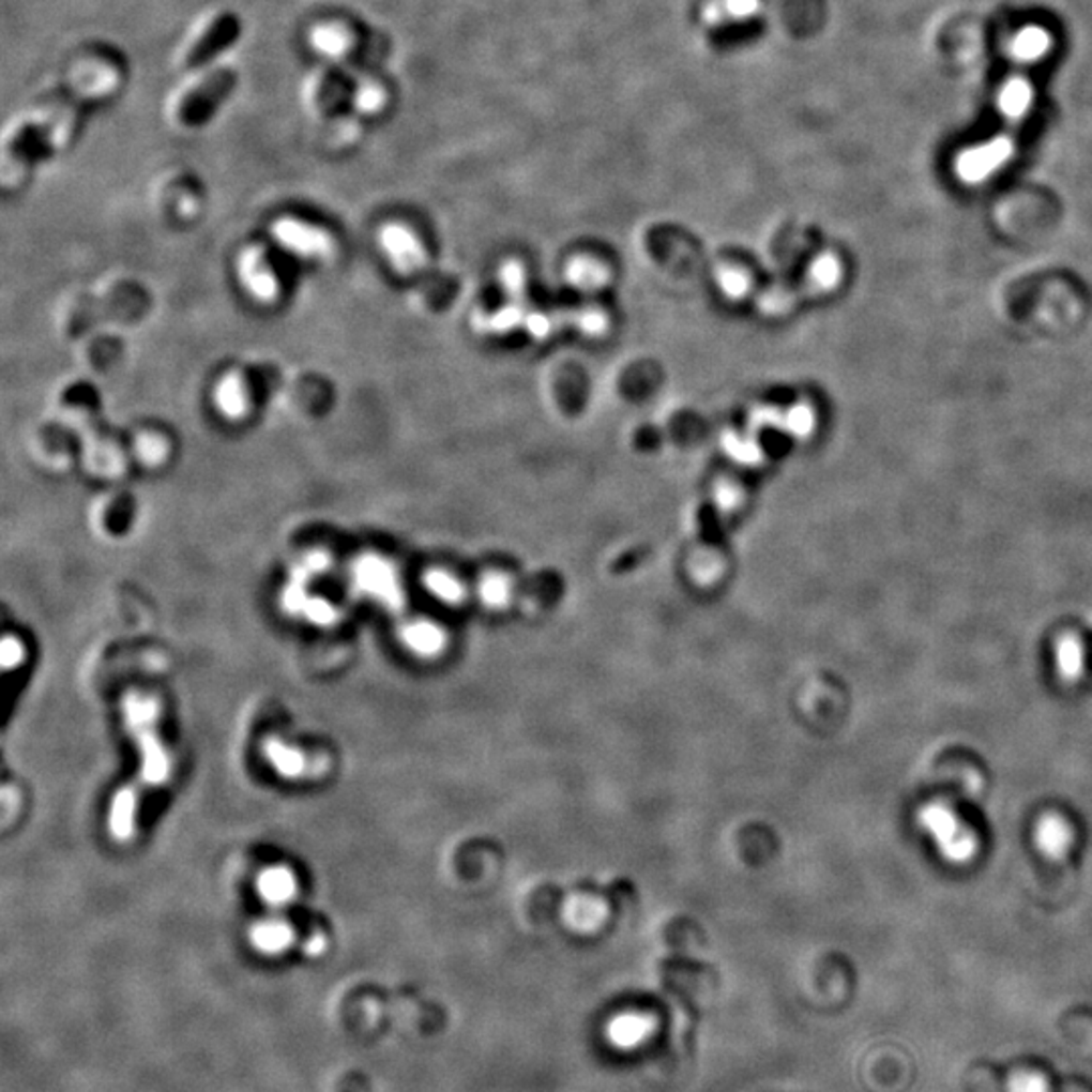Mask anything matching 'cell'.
Returning a JSON list of instances; mask_svg holds the SVG:
<instances>
[{
    "instance_id": "obj_1",
    "label": "cell",
    "mask_w": 1092,
    "mask_h": 1092,
    "mask_svg": "<svg viewBox=\"0 0 1092 1092\" xmlns=\"http://www.w3.org/2000/svg\"><path fill=\"white\" fill-rule=\"evenodd\" d=\"M124 718L132 728L142 750V779L150 785H163L170 777V757L154 734V723L158 718V702L150 696L132 692L124 698Z\"/></svg>"
},
{
    "instance_id": "obj_2",
    "label": "cell",
    "mask_w": 1092,
    "mask_h": 1092,
    "mask_svg": "<svg viewBox=\"0 0 1092 1092\" xmlns=\"http://www.w3.org/2000/svg\"><path fill=\"white\" fill-rule=\"evenodd\" d=\"M352 589L366 595L386 609H400L403 605V587H400L397 568L379 555H363L354 561L350 568Z\"/></svg>"
},
{
    "instance_id": "obj_3",
    "label": "cell",
    "mask_w": 1092,
    "mask_h": 1092,
    "mask_svg": "<svg viewBox=\"0 0 1092 1092\" xmlns=\"http://www.w3.org/2000/svg\"><path fill=\"white\" fill-rule=\"evenodd\" d=\"M237 75L231 70H217L195 90L188 91L177 109V118L184 126H199L207 122L215 109L225 102V97L236 88Z\"/></svg>"
},
{
    "instance_id": "obj_4",
    "label": "cell",
    "mask_w": 1092,
    "mask_h": 1092,
    "mask_svg": "<svg viewBox=\"0 0 1092 1092\" xmlns=\"http://www.w3.org/2000/svg\"><path fill=\"white\" fill-rule=\"evenodd\" d=\"M272 236L288 254L304 261H327L334 254V241L327 231L298 218H279L273 223Z\"/></svg>"
},
{
    "instance_id": "obj_5",
    "label": "cell",
    "mask_w": 1092,
    "mask_h": 1092,
    "mask_svg": "<svg viewBox=\"0 0 1092 1092\" xmlns=\"http://www.w3.org/2000/svg\"><path fill=\"white\" fill-rule=\"evenodd\" d=\"M382 254L391 268L400 275H413L421 272L427 263V254L419 237L400 223H391L382 227L379 236Z\"/></svg>"
},
{
    "instance_id": "obj_6",
    "label": "cell",
    "mask_w": 1092,
    "mask_h": 1092,
    "mask_svg": "<svg viewBox=\"0 0 1092 1092\" xmlns=\"http://www.w3.org/2000/svg\"><path fill=\"white\" fill-rule=\"evenodd\" d=\"M237 277L257 302L272 304L279 295V279L261 247H247L237 259Z\"/></svg>"
},
{
    "instance_id": "obj_7",
    "label": "cell",
    "mask_w": 1092,
    "mask_h": 1092,
    "mask_svg": "<svg viewBox=\"0 0 1092 1092\" xmlns=\"http://www.w3.org/2000/svg\"><path fill=\"white\" fill-rule=\"evenodd\" d=\"M239 31H241V22L236 15H231V13L218 15L207 27V31L197 39V43H193V47L188 49V54L184 57V67L193 70V67H200L207 61L215 59L218 54H223L227 47H231L236 43Z\"/></svg>"
},
{
    "instance_id": "obj_8",
    "label": "cell",
    "mask_w": 1092,
    "mask_h": 1092,
    "mask_svg": "<svg viewBox=\"0 0 1092 1092\" xmlns=\"http://www.w3.org/2000/svg\"><path fill=\"white\" fill-rule=\"evenodd\" d=\"M1012 154V142L1007 138H998L989 145L977 146L965 150L957 161V172L967 182H980L998 170Z\"/></svg>"
},
{
    "instance_id": "obj_9",
    "label": "cell",
    "mask_w": 1092,
    "mask_h": 1092,
    "mask_svg": "<svg viewBox=\"0 0 1092 1092\" xmlns=\"http://www.w3.org/2000/svg\"><path fill=\"white\" fill-rule=\"evenodd\" d=\"M928 830L939 839L941 848L951 860H965L973 854V837L967 836L964 828L957 823L945 807H928L923 814Z\"/></svg>"
},
{
    "instance_id": "obj_10",
    "label": "cell",
    "mask_w": 1092,
    "mask_h": 1092,
    "mask_svg": "<svg viewBox=\"0 0 1092 1092\" xmlns=\"http://www.w3.org/2000/svg\"><path fill=\"white\" fill-rule=\"evenodd\" d=\"M213 400H215L218 413L231 421L245 418L252 407L247 382L236 370L225 373L218 379L215 391H213Z\"/></svg>"
},
{
    "instance_id": "obj_11",
    "label": "cell",
    "mask_w": 1092,
    "mask_h": 1092,
    "mask_svg": "<svg viewBox=\"0 0 1092 1092\" xmlns=\"http://www.w3.org/2000/svg\"><path fill=\"white\" fill-rule=\"evenodd\" d=\"M400 641L421 657H436L445 650V632L429 619H413L400 627Z\"/></svg>"
},
{
    "instance_id": "obj_12",
    "label": "cell",
    "mask_w": 1092,
    "mask_h": 1092,
    "mask_svg": "<svg viewBox=\"0 0 1092 1092\" xmlns=\"http://www.w3.org/2000/svg\"><path fill=\"white\" fill-rule=\"evenodd\" d=\"M761 0H707L702 6V20L709 27L745 25L759 17Z\"/></svg>"
},
{
    "instance_id": "obj_13",
    "label": "cell",
    "mask_w": 1092,
    "mask_h": 1092,
    "mask_svg": "<svg viewBox=\"0 0 1092 1092\" xmlns=\"http://www.w3.org/2000/svg\"><path fill=\"white\" fill-rule=\"evenodd\" d=\"M255 889L263 903L272 907H286L298 894V878L286 866H270L259 873Z\"/></svg>"
},
{
    "instance_id": "obj_14",
    "label": "cell",
    "mask_w": 1092,
    "mask_h": 1092,
    "mask_svg": "<svg viewBox=\"0 0 1092 1092\" xmlns=\"http://www.w3.org/2000/svg\"><path fill=\"white\" fill-rule=\"evenodd\" d=\"M295 932L284 919H263L249 928V943L263 955H282L290 949Z\"/></svg>"
},
{
    "instance_id": "obj_15",
    "label": "cell",
    "mask_w": 1092,
    "mask_h": 1092,
    "mask_svg": "<svg viewBox=\"0 0 1092 1092\" xmlns=\"http://www.w3.org/2000/svg\"><path fill=\"white\" fill-rule=\"evenodd\" d=\"M564 279L575 290L591 293L607 286L609 270L593 257H575L564 270Z\"/></svg>"
},
{
    "instance_id": "obj_16",
    "label": "cell",
    "mask_w": 1092,
    "mask_h": 1092,
    "mask_svg": "<svg viewBox=\"0 0 1092 1092\" xmlns=\"http://www.w3.org/2000/svg\"><path fill=\"white\" fill-rule=\"evenodd\" d=\"M263 755L268 759V763L272 764L273 769L284 777V779H300L302 775H306L309 771V764L306 763V757L300 748L295 746L286 745L277 739H270L266 746H263Z\"/></svg>"
},
{
    "instance_id": "obj_17",
    "label": "cell",
    "mask_w": 1092,
    "mask_h": 1092,
    "mask_svg": "<svg viewBox=\"0 0 1092 1092\" xmlns=\"http://www.w3.org/2000/svg\"><path fill=\"white\" fill-rule=\"evenodd\" d=\"M136 814H138L136 793L130 791V789L118 791V795L111 801V809H109V832H111V836L118 837L120 841L134 836Z\"/></svg>"
},
{
    "instance_id": "obj_18",
    "label": "cell",
    "mask_w": 1092,
    "mask_h": 1092,
    "mask_svg": "<svg viewBox=\"0 0 1092 1092\" xmlns=\"http://www.w3.org/2000/svg\"><path fill=\"white\" fill-rule=\"evenodd\" d=\"M425 589L445 605H461L466 601V587L445 568H431L423 579Z\"/></svg>"
},
{
    "instance_id": "obj_19",
    "label": "cell",
    "mask_w": 1092,
    "mask_h": 1092,
    "mask_svg": "<svg viewBox=\"0 0 1092 1092\" xmlns=\"http://www.w3.org/2000/svg\"><path fill=\"white\" fill-rule=\"evenodd\" d=\"M1050 49V36L1044 29L1037 27H1026L1010 43V54L1018 61H1036L1040 57L1048 54Z\"/></svg>"
},
{
    "instance_id": "obj_20",
    "label": "cell",
    "mask_w": 1092,
    "mask_h": 1092,
    "mask_svg": "<svg viewBox=\"0 0 1092 1092\" xmlns=\"http://www.w3.org/2000/svg\"><path fill=\"white\" fill-rule=\"evenodd\" d=\"M564 907H566L564 909L566 921L573 927L581 928V930L597 927L605 916V907L601 905V900L593 896H575Z\"/></svg>"
},
{
    "instance_id": "obj_21",
    "label": "cell",
    "mask_w": 1092,
    "mask_h": 1092,
    "mask_svg": "<svg viewBox=\"0 0 1092 1092\" xmlns=\"http://www.w3.org/2000/svg\"><path fill=\"white\" fill-rule=\"evenodd\" d=\"M477 597L490 609H504L512 600V581L504 573L490 571L477 581Z\"/></svg>"
},
{
    "instance_id": "obj_22",
    "label": "cell",
    "mask_w": 1092,
    "mask_h": 1092,
    "mask_svg": "<svg viewBox=\"0 0 1092 1092\" xmlns=\"http://www.w3.org/2000/svg\"><path fill=\"white\" fill-rule=\"evenodd\" d=\"M714 279H716V288L730 302L745 300V298L750 295V290H753L750 275L745 270L734 268V266H721L716 273H714Z\"/></svg>"
},
{
    "instance_id": "obj_23",
    "label": "cell",
    "mask_w": 1092,
    "mask_h": 1092,
    "mask_svg": "<svg viewBox=\"0 0 1092 1092\" xmlns=\"http://www.w3.org/2000/svg\"><path fill=\"white\" fill-rule=\"evenodd\" d=\"M1032 104V88L1026 79L1014 77L1010 79L1000 93V109L1007 116L1018 120Z\"/></svg>"
},
{
    "instance_id": "obj_24",
    "label": "cell",
    "mask_w": 1092,
    "mask_h": 1092,
    "mask_svg": "<svg viewBox=\"0 0 1092 1092\" xmlns=\"http://www.w3.org/2000/svg\"><path fill=\"white\" fill-rule=\"evenodd\" d=\"M650 1034V1021L641 1016H623L616 1019L609 1028V1036L623 1048L636 1046Z\"/></svg>"
},
{
    "instance_id": "obj_25",
    "label": "cell",
    "mask_w": 1092,
    "mask_h": 1092,
    "mask_svg": "<svg viewBox=\"0 0 1092 1092\" xmlns=\"http://www.w3.org/2000/svg\"><path fill=\"white\" fill-rule=\"evenodd\" d=\"M134 452L145 466L156 468L166 461L170 450H168V441L164 439V436L154 434V431H146V434L136 437Z\"/></svg>"
},
{
    "instance_id": "obj_26",
    "label": "cell",
    "mask_w": 1092,
    "mask_h": 1092,
    "mask_svg": "<svg viewBox=\"0 0 1092 1092\" xmlns=\"http://www.w3.org/2000/svg\"><path fill=\"white\" fill-rule=\"evenodd\" d=\"M723 445H725V452L730 455L734 461L739 464H745V466H757L763 457V450L761 445L755 441V437L741 436V434H727L723 437Z\"/></svg>"
},
{
    "instance_id": "obj_27",
    "label": "cell",
    "mask_w": 1092,
    "mask_h": 1092,
    "mask_svg": "<svg viewBox=\"0 0 1092 1092\" xmlns=\"http://www.w3.org/2000/svg\"><path fill=\"white\" fill-rule=\"evenodd\" d=\"M816 425V418H814V411L809 405L805 403H798L793 405L789 411L783 413V431H787L789 436L805 437L812 434Z\"/></svg>"
},
{
    "instance_id": "obj_28",
    "label": "cell",
    "mask_w": 1092,
    "mask_h": 1092,
    "mask_svg": "<svg viewBox=\"0 0 1092 1092\" xmlns=\"http://www.w3.org/2000/svg\"><path fill=\"white\" fill-rule=\"evenodd\" d=\"M502 290L509 293L512 302H520L527 293V272L518 261H506L498 273Z\"/></svg>"
},
{
    "instance_id": "obj_29",
    "label": "cell",
    "mask_w": 1092,
    "mask_h": 1092,
    "mask_svg": "<svg viewBox=\"0 0 1092 1092\" xmlns=\"http://www.w3.org/2000/svg\"><path fill=\"white\" fill-rule=\"evenodd\" d=\"M568 318H571V327L577 328L581 334L591 336V338H597L601 334H605L609 328V320H607L605 312L597 308H582L579 312H573Z\"/></svg>"
},
{
    "instance_id": "obj_30",
    "label": "cell",
    "mask_w": 1092,
    "mask_h": 1092,
    "mask_svg": "<svg viewBox=\"0 0 1092 1092\" xmlns=\"http://www.w3.org/2000/svg\"><path fill=\"white\" fill-rule=\"evenodd\" d=\"M743 488L732 480H721L714 484V502L723 512H734L743 504Z\"/></svg>"
},
{
    "instance_id": "obj_31",
    "label": "cell",
    "mask_w": 1092,
    "mask_h": 1092,
    "mask_svg": "<svg viewBox=\"0 0 1092 1092\" xmlns=\"http://www.w3.org/2000/svg\"><path fill=\"white\" fill-rule=\"evenodd\" d=\"M525 318H527V314L522 312L520 302H512L510 306L500 309V312H496L494 316L488 318V330L502 332V334H504V332H510V330L514 327L525 324Z\"/></svg>"
},
{
    "instance_id": "obj_32",
    "label": "cell",
    "mask_w": 1092,
    "mask_h": 1092,
    "mask_svg": "<svg viewBox=\"0 0 1092 1092\" xmlns=\"http://www.w3.org/2000/svg\"><path fill=\"white\" fill-rule=\"evenodd\" d=\"M300 616H304V618L312 621V623H316V625H330V623H334L336 618H338L336 607L330 601L322 600V597H312V595H308L306 605H304Z\"/></svg>"
},
{
    "instance_id": "obj_33",
    "label": "cell",
    "mask_w": 1092,
    "mask_h": 1092,
    "mask_svg": "<svg viewBox=\"0 0 1092 1092\" xmlns=\"http://www.w3.org/2000/svg\"><path fill=\"white\" fill-rule=\"evenodd\" d=\"M330 564H332L330 555L322 552V550H312L308 555H304V559L295 566V577H300L302 581H308V579L316 577V575L328 573Z\"/></svg>"
},
{
    "instance_id": "obj_34",
    "label": "cell",
    "mask_w": 1092,
    "mask_h": 1092,
    "mask_svg": "<svg viewBox=\"0 0 1092 1092\" xmlns=\"http://www.w3.org/2000/svg\"><path fill=\"white\" fill-rule=\"evenodd\" d=\"M1037 837H1040L1042 848H1046L1048 852H1058V850H1062L1066 846L1068 832H1066L1064 823H1060L1056 819H1048L1046 823H1042Z\"/></svg>"
},
{
    "instance_id": "obj_35",
    "label": "cell",
    "mask_w": 1092,
    "mask_h": 1092,
    "mask_svg": "<svg viewBox=\"0 0 1092 1092\" xmlns=\"http://www.w3.org/2000/svg\"><path fill=\"white\" fill-rule=\"evenodd\" d=\"M812 282L819 286V288H830L834 286L837 279V261L834 257H818L812 266Z\"/></svg>"
},
{
    "instance_id": "obj_36",
    "label": "cell",
    "mask_w": 1092,
    "mask_h": 1092,
    "mask_svg": "<svg viewBox=\"0 0 1092 1092\" xmlns=\"http://www.w3.org/2000/svg\"><path fill=\"white\" fill-rule=\"evenodd\" d=\"M1010 1092H1048V1082L1036 1073L1018 1074L1010 1085Z\"/></svg>"
},
{
    "instance_id": "obj_37",
    "label": "cell",
    "mask_w": 1092,
    "mask_h": 1092,
    "mask_svg": "<svg viewBox=\"0 0 1092 1092\" xmlns=\"http://www.w3.org/2000/svg\"><path fill=\"white\" fill-rule=\"evenodd\" d=\"M522 327L527 328L532 338H546L555 330V320L545 314H527Z\"/></svg>"
},
{
    "instance_id": "obj_38",
    "label": "cell",
    "mask_w": 1092,
    "mask_h": 1092,
    "mask_svg": "<svg viewBox=\"0 0 1092 1092\" xmlns=\"http://www.w3.org/2000/svg\"><path fill=\"white\" fill-rule=\"evenodd\" d=\"M1058 662H1060V668L1066 673L1078 672L1080 668V648L1074 643L1073 639L1064 641L1060 652H1058Z\"/></svg>"
},
{
    "instance_id": "obj_39",
    "label": "cell",
    "mask_w": 1092,
    "mask_h": 1092,
    "mask_svg": "<svg viewBox=\"0 0 1092 1092\" xmlns=\"http://www.w3.org/2000/svg\"><path fill=\"white\" fill-rule=\"evenodd\" d=\"M22 657H25L22 643L13 636L4 637V641H2V664H4V668L6 670L17 668L18 664L22 662Z\"/></svg>"
},
{
    "instance_id": "obj_40",
    "label": "cell",
    "mask_w": 1092,
    "mask_h": 1092,
    "mask_svg": "<svg viewBox=\"0 0 1092 1092\" xmlns=\"http://www.w3.org/2000/svg\"><path fill=\"white\" fill-rule=\"evenodd\" d=\"M324 949H327V937H324V935H320V932H318V935H314V937L309 939L308 943H306V953L314 955V957H316V955H322V953H324Z\"/></svg>"
},
{
    "instance_id": "obj_41",
    "label": "cell",
    "mask_w": 1092,
    "mask_h": 1092,
    "mask_svg": "<svg viewBox=\"0 0 1092 1092\" xmlns=\"http://www.w3.org/2000/svg\"><path fill=\"white\" fill-rule=\"evenodd\" d=\"M764 295H767V298H773V295H775V291H764ZM782 295H785V293L779 291V293H777V302H779V298H782ZM779 306H782V304H779ZM763 309H767V312H773V314H775V312H779V308H773V304H764Z\"/></svg>"
}]
</instances>
